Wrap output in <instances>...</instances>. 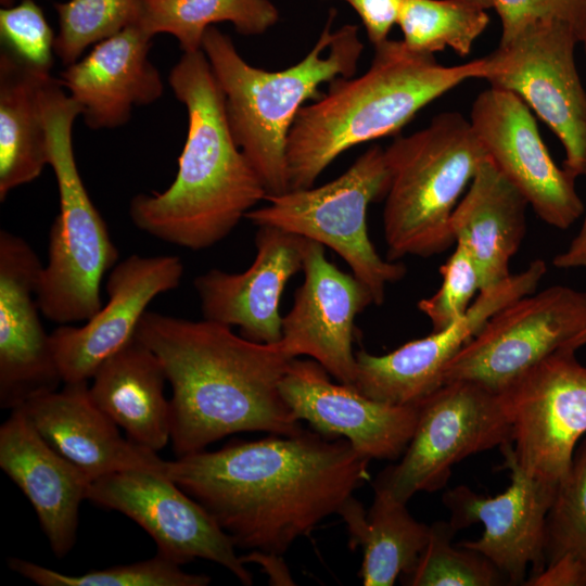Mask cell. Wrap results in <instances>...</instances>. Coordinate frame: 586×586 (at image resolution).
<instances>
[{"instance_id": "obj_1", "label": "cell", "mask_w": 586, "mask_h": 586, "mask_svg": "<svg viewBox=\"0 0 586 586\" xmlns=\"http://www.w3.org/2000/svg\"><path fill=\"white\" fill-rule=\"evenodd\" d=\"M369 461L344 437L303 430L177 457L167 461L166 474L235 547L281 556L339 513L368 479Z\"/></svg>"}, {"instance_id": "obj_2", "label": "cell", "mask_w": 586, "mask_h": 586, "mask_svg": "<svg viewBox=\"0 0 586 586\" xmlns=\"http://www.w3.org/2000/svg\"><path fill=\"white\" fill-rule=\"evenodd\" d=\"M135 335L160 358L171 385L177 457L240 432L291 436L304 430L280 391L294 359L280 342L258 343L204 318L148 310Z\"/></svg>"}, {"instance_id": "obj_3", "label": "cell", "mask_w": 586, "mask_h": 586, "mask_svg": "<svg viewBox=\"0 0 586 586\" xmlns=\"http://www.w3.org/2000/svg\"><path fill=\"white\" fill-rule=\"evenodd\" d=\"M168 82L188 113V133L173 183L132 198L140 230L192 251L224 240L266 190L229 128L224 93L202 50L183 52Z\"/></svg>"}, {"instance_id": "obj_4", "label": "cell", "mask_w": 586, "mask_h": 586, "mask_svg": "<svg viewBox=\"0 0 586 586\" xmlns=\"http://www.w3.org/2000/svg\"><path fill=\"white\" fill-rule=\"evenodd\" d=\"M374 51L365 74L333 79L297 113L286 142L290 190L314 187L343 152L397 133L429 103L487 71L486 56L445 66L403 40L387 39Z\"/></svg>"}, {"instance_id": "obj_5", "label": "cell", "mask_w": 586, "mask_h": 586, "mask_svg": "<svg viewBox=\"0 0 586 586\" xmlns=\"http://www.w3.org/2000/svg\"><path fill=\"white\" fill-rule=\"evenodd\" d=\"M332 10L315 46L298 63L277 72L249 64L231 38L215 26L206 29L202 51L224 93L232 137L258 175L267 195L290 190L286 142L294 119L319 87L337 77H354L364 44L358 26L331 31ZM266 195V196H267Z\"/></svg>"}, {"instance_id": "obj_6", "label": "cell", "mask_w": 586, "mask_h": 586, "mask_svg": "<svg viewBox=\"0 0 586 586\" xmlns=\"http://www.w3.org/2000/svg\"><path fill=\"white\" fill-rule=\"evenodd\" d=\"M40 105L60 212L49 233L48 262L39 278L37 304L53 322L87 321L102 307V278L117 264L118 250L76 164L72 132L81 114L79 104L60 79L49 74L41 85Z\"/></svg>"}, {"instance_id": "obj_7", "label": "cell", "mask_w": 586, "mask_h": 586, "mask_svg": "<svg viewBox=\"0 0 586 586\" xmlns=\"http://www.w3.org/2000/svg\"><path fill=\"white\" fill-rule=\"evenodd\" d=\"M390 186L383 209L386 259L430 257L455 243L451 214L488 156L470 120L457 112L436 115L384 150Z\"/></svg>"}, {"instance_id": "obj_8", "label": "cell", "mask_w": 586, "mask_h": 586, "mask_svg": "<svg viewBox=\"0 0 586 586\" xmlns=\"http://www.w3.org/2000/svg\"><path fill=\"white\" fill-rule=\"evenodd\" d=\"M388 186L384 150L373 145L332 181L267 195L268 204L253 208L245 218L257 227H277L330 247L367 286L373 304L381 305L386 285L406 275V266L382 258L368 235V206L385 198Z\"/></svg>"}, {"instance_id": "obj_9", "label": "cell", "mask_w": 586, "mask_h": 586, "mask_svg": "<svg viewBox=\"0 0 586 586\" xmlns=\"http://www.w3.org/2000/svg\"><path fill=\"white\" fill-rule=\"evenodd\" d=\"M511 442L500 394L469 381H453L419 403L413 435L400 461L381 472L373 486L407 504L419 492L443 488L454 464Z\"/></svg>"}, {"instance_id": "obj_10", "label": "cell", "mask_w": 586, "mask_h": 586, "mask_svg": "<svg viewBox=\"0 0 586 586\" xmlns=\"http://www.w3.org/2000/svg\"><path fill=\"white\" fill-rule=\"evenodd\" d=\"M578 34L569 24L542 20L486 55L484 79L513 92L559 138L563 168L586 175V91L575 63Z\"/></svg>"}, {"instance_id": "obj_11", "label": "cell", "mask_w": 586, "mask_h": 586, "mask_svg": "<svg viewBox=\"0 0 586 586\" xmlns=\"http://www.w3.org/2000/svg\"><path fill=\"white\" fill-rule=\"evenodd\" d=\"M575 352L557 349L497 392L517 462L528 475L557 486L586 433V367Z\"/></svg>"}, {"instance_id": "obj_12", "label": "cell", "mask_w": 586, "mask_h": 586, "mask_svg": "<svg viewBox=\"0 0 586 586\" xmlns=\"http://www.w3.org/2000/svg\"><path fill=\"white\" fill-rule=\"evenodd\" d=\"M586 328V292L551 285L493 315L454 356L443 382L469 381L501 391Z\"/></svg>"}, {"instance_id": "obj_13", "label": "cell", "mask_w": 586, "mask_h": 586, "mask_svg": "<svg viewBox=\"0 0 586 586\" xmlns=\"http://www.w3.org/2000/svg\"><path fill=\"white\" fill-rule=\"evenodd\" d=\"M87 500L130 518L152 537L157 553L180 565L201 558L226 568L244 585L253 582L229 535L166 470L101 476L90 483Z\"/></svg>"}, {"instance_id": "obj_14", "label": "cell", "mask_w": 586, "mask_h": 586, "mask_svg": "<svg viewBox=\"0 0 586 586\" xmlns=\"http://www.w3.org/2000/svg\"><path fill=\"white\" fill-rule=\"evenodd\" d=\"M547 269L535 259L521 272L481 290L467 313L450 326L410 341L385 355L358 351L354 386L369 398L417 405L440 388L454 356L508 304L536 291Z\"/></svg>"}, {"instance_id": "obj_15", "label": "cell", "mask_w": 586, "mask_h": 586, "mask_svg": "<svg viewBox=\"0 0 586 586\" xmlns=\"http://www.w3.org/2000/svg\"><path fill=\"white\" fill-rule=\"evenodd\" d=\"M470 123L488 158L542 220L568 229L581 217L576 178L553 162L522 99L489 87L475 98Z\"/></svg>"}, {"instance_id": "obj_16", "label": "cell", "mask_w": 586, "mask_h": 586, "mask_svg": "<svg viewBox=\"0 0 586 586\" xmlns=\"http://www.w3.org/2000/svg\"><path fill=\"white\" fill-rule=\"evenodd\" d=\"M499 448L501 467L510 471L504 493L487 497L460 485L445 493L443 502L456 532L476 522L484 525L479 539L459 546L486 557L511 584L524 585L528 565L531 577L544 569L547 517L558 486L528 475L517 462L511 442Z\"/></svg>"}, {"instance_id": "obj_17", "label": "cell", "mask_w": 586, "mask_h": 586, "mask_svg": "<svg viewBox=\"0 0 586 586\" xmlns=\"http://www.w3.org/2000/svg\"><path fill=\"white\" fill-rule=\"evenodd\" d=\"M42 264L30 244L0 231V408L13 410L63 383L36 293ZM40 311V310H39Z\"/></svg>"}, {"instance_id": "obj_18", "label": "cell", "mask_w": 586, "mask_h": 586, "mask_svg": "<svg viewBox=\"0 0 586 586\" xmlns=\"http://www.w3.org/2000/svg\"><path fill=\"white\" fill-rule=\"evenodd\" d=\"M329 375L314 359L291 361L280 391L295 418L324 436L344 437L369 460L400 457L416 430L419 404L379 402L353 385L333 383Z\"/></svg>"}, {"instance_id": "obj_19", "label": "cell", "mask_w": 586, "mask_h": 586, "mask_svg": "<svg viewBox=\"0 0 586 586\" xmlns=\"http://www.w3.org/2000/svg\"><path fill=\"white\" fill-rule=\"evenodd\" d=\"M182 275L183 264L175 255L132 254L117 263L106 281V304L81 327L64 324L50 334L63 383L91 380L135 336L149 304L178 288Z\"/></svg>"}, {"instance_id": "obj_20", "label": "cell", "mask_w": 586, "mask_h": 586, "mask_svg": "<svg viewBox=\"0 0 586 586\" xmlns=\"http://www.w3.org/2000/svg\"><path fill=\"white\" fill-rule=\"evenodd\" d=\"M304 282L282 317L283 348L294 358L306 355L340 383L354 385L355 319L373 304L367 286L326 258L324 245L308 240L303 262Z\"/></svg>"}, {"instance_id": "obj_21", "label": "cell", "mask_w": 586, "mask_h": 586, "mask_svg": "<svg viewBox=\"0 0 586 586\" xmlns=\"http://www.w3.org/2000/svg\"><path fill=\"white\" fill-rule=\"evenodd\" d=\"M256 254L242 272L213 268L194 281L203 318L240 328L258 343L282 337L281 295L288 281L303 270L307 239L272 226H258Z\"/></svg>"}, {"instance_id": "obj_22", "label": "cell", "mask_w": 586, "mask_h": 586, "mask_svg": "<svg viewBox=\"0 0 586 586\" xmlns=\"http://www.w3.org/2000/svg\"><path fill=\"white\" fill-rule=\"evenodd\" d=\"M0 468L31 504L55 557L67 556L92 481L39 434L22 407L0 426Z\"/></svg>"}, {"instance_id": "obj_23", "label": "cell", "mask_w": 586, "mask_h": 586, "mask_svg": "<svg viewBox=\"0 0 586 586\" xmlns=\"http://www.w3.org/2000/svg\"><path fill=\"white\" fill-rule=\"evenodd\" d=\"M21 407L39 434L91 481L127 470H166L157 453L120 435L91 398L88 382L64 383Z\"/></svg>"}, {"instance_id": "obj_24", "label": "cell", "mask_w": 586, "mask_h": 586, "mask_svg": "<svg viewBox=\"0 0 586 586\" xmlns=\"http://www.w3.org/2000/svg\"><path fill=\"white\" fill-rule=\"evenodd\" d=\"M152 39L133 23L95 43L85 58L61 73L62 86L79 104L89 128L120 127L135 106L162 97L161 74L148 58Z\"/></svg>"}, {"instance_id": "obj_25", "label": "cell", "mask_w": 586, "mask_h": 586, "mask_svg": "<svg viewBox=\"0 0 586 586\" xmlns=\"http://www.w3.org/2000/svg\"><path fill=\"white\" fill-rule=\"evenodd\" d=\"M527 205L488 157L482 162L450 217L455 243L463 246L474 260L481 290L511 275L510 260L526 231Z\"/></svg>"}, {"instance_id": "obj_26", "label": "cell", "mask_w": 586, "mask_h": 586, "mask_svg": "<svg viewBox=\"0 0 586 586\" xmlns=\"http://www.w3.org/2000/svg\"><path fill=\"white\" fill-rule=\"evenodd\" d=\"M89 393L129 440L158 453L170 441L163 364L136 335L98 368Z\"/></svg>"}, {"instance_id": "obj_27", "label": "cell", "mask_w": 586, "mask_h": 586, "mask_svg": "<svg viewBox=\"0 0 586 586\" xmlns=\"http://www.w3.org/2000/svg\"><path fill=\"white\" fill-rule=\"evenodd\" d=\"M50 73L37 71L2 48L0 53V201L49 165L40 89Z\"/></svg>"}, {"instance_id": "obj_28", "label": "cell", "mask_w": 586, "mask_h": 586, "mask_svg": "<svg viewBox=\"0 0 586 586\" xmlns=\"http://www.w3.org/2000/svg\"><path fill=\"white\" fill-rule=\"evenodd\" d=\"M339 514L351 548H362L359 576L365 586H392L415 565L429 540L430 526L413 519L406 504L380 491H374L368 512L352 496Z\"/></svg>"}, {"instance_id": "obj_29", "label": "cell", "mask_w": 586, "mask_h": 586, "mask_svg": "<svg viewBox=\"0 0 586 586\" xmlns=\"http://www.w3.org/2000/svg\"><path fill=\"white\" fill-rule=\"evenodd\" d=\"M278 21L279 10L270 0H139L135 24L152 37L169 34L183 52H195L214 24L228 22L238 33L255 36Z\"/></svg>"}, {"instance_id": "obj_30", "label": "cell", "mask_w": 586, "mask_h": 586, "mask_svg": "<svg viewBox=\"0 0 586 586\" xmlns=\"http://www.w3.org/2000/svg\"><path fill=\"white\" fill-rule=\"evenodd\" d=\"M524 585L586 586V438L547 517L544 569Z\"/></svg>"}, {"instance_id": "obj_31", "label": "cell", "mask_w": 586, "mask_h": 586, "mask_svg": "<svg viewBox=\"0 0 586 586\" xmlns=\"http://www.w3.org/2000/svg\"><path fill=\"white\" fill-rule=\"evenodd\" d=\"M485 10L468 0H404L397 24L412 51L434 54L448 47L466 56L489 24Z\"/></svg>"}, {"instance_id": "obj_32", "label": "cell", "mask_w": 586, "mask_h": 586, "mask_svg": "<svg viewBox=\"0 0 586 586\" xmlns=\"http://www.w3.org/2000/svg\"><path fill=\"white\" fill-rule=\"evenodd\" d=\"M456 531L448 522L430 526L429 540L415 565L400 575L409 586H496L506 576L483 555L451 545Z\"/></svg>"}, {"instance_id": "obj_33", "label": "cell", "mask_w": 586, "mask_h": 586, "mask_svg": "<svg viewBox=\"0 0 586 586\" xmlns=\"http://www.w3.org/2000/svg\"><path fill=\"white\" fill-rule=\"evenodd\" d=\"M8 565L39 586H206L211 583L208 576L188 573L180 564L160 553L144 561L91 570L79 575L63 574L15 557L8 559Z\"/></svg>"}, {"instance_id": "obj_34", "label": "cell", "mask_w": 586, "mask_h": 586, "mask_svg": "<svg viewBox=\"0 0 586 586\" xmlns=\"http://www.w3.org/2000/svg\"><path fill=\"white\" fill-rule=\"evenodd\" d=\"M139 0H66L54 3L59 31L54 54L67 66L82 52L116 35L137 18Z\"/></svg>"}, {"instance_id": "obj_35", "label": "cell", "mask_w": 586, "mask_h": 586, "mask_svg": "<svg viewBox=\"0 0 586 586\" xmlns=\"http://www.w3.org/2000/svg\"><path fill=\"white\" fill-rule=\"evenodd\" d=\"M0 37L3 48L28 66L50 73L55 36L43 11L34 0L0 10Z\"/></svg>"}, {"instance_id": "obj_36", "label": "cell", "mask_w": 586, "mask_h": 586, "mask_svg": "<svg viewBox=\"0 0 586 586\" xmlns=\"http://www.w3.org/2000/svg\"><path fill=\"white\" fill-rule=\"evenodd\" d=\"M442 284L430 297L418 302V309L426 316L432 331H440L461 318L481 291L477 267L460 244L441 266Z\"/></svg>"}, {"instance_id": "obj_37", "label": "cell", "mask_w": 586, "mask_h": 586, "mask_svg": "<svg viewBox=\"0 0 586 586\" xmlns=\"http://www.w3.org/2000/svg\"><path fill=\"white\" fill-rule=\"evenodd\" d=\"M500 18V44L510 41L530 24L557 20L575 29L581 42L586 34V0H491Z\"/></svg>"}, {"instance_id": "obj_38", "label": "cell", "mask_w": 586, "mask_h": 586, "mask_svg": "<svg viewBox=\"0 0 586 586\" xmlns=\"http://www.w3.org/2000/svg\"><path fill=\"white\" fill-rule=\"evenodd\" d=\"M360 17L369 41L378 47L397 24L404 0H344Z\"/></svg>"}, {"instance_id": "obj_39", "label": "cell", "mask_w": 586, "mask_h": 586, "mask_svg": "<svg viewBox=\"0 0 586 586\" xmlns=\"http://www.w3.org/2000/svg\"><path fill=\"white\" fill-rule=\"evenodd\" d=\"M241 561L255 562L263 566L264 571L270 576L272 585H293L291 575L280 555L252 550L251 553L240 557Z\"/></svg>"}, {"instance_id": "obj_40", "label": "cell", "mask_w": 586, "mask_h": 586, "mask_svg": "<svg viewBox=\"0 0 586 586\" xmlns=\"http://www.w3.org/2000/svg\"><path fill=\"white\" fill-rule=\"evenodd\" d=\"M552 264L561 269L586 268V209L578 233L563 252L553 257Z\"/></svg>"}, {"instance_id": "obj_41", "label": "cell", "mask_w": 586, "mask_h": 586, "mask_svg": "<svg viewBox=\"0 0 586 586\" xmlns=\"http://www.w3.org/2000/svg\"><path fill=\"white\" fill-rule=\"evenodd\" d=\"M584 345H586V328L563 347L577 351L579 347Z\"/></svg>"}, {"instance_id": "obj_42", "label": "cell", "mask_w": 586, "mask_h": 586, "mask_svg": "<svg viewBox=\"0 0 586 586\" xmlns=\"http://www.w3.org/2000/svg\"><path fill=\"white\" fill-rule=\"evenodd\" d=\"M470 2H473L484 9L492 8V1L491 0H468Z\"/></svg>"}, {"instance_id": "obj_43", "label": "cell", "mask_w": 586, "mask_h": 586, "mask_svg": "<svg viewBox=\"0 0 586 586\" xmlns=\"http://www.w3.org/2000/svg\"><path fill=\"white\" fill-rule=\"evenodd\" d=\"M2 7H10L14 4V0H0Z\"/></svg>"}, {"instance_id": "obj_44", "label": "cell", "mask_w": 586, "mask_h": 586, "mask_svg": "<svg viewBox=\"0 0 586 586\" xmlns=\"http://www.w3.org/2000/svg\"><path fill=\"white\" fill-rule=\"evenodd\" d=\"M582 43L584 44L585 53H586V34H585V36H584V38L582 40Z\"/></svg>"}]
</instances>
